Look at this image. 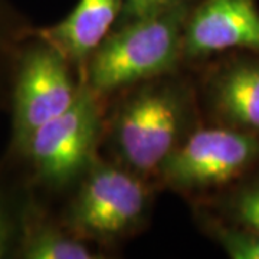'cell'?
<instances>
[{
  "mask_svg": "<svg viewBox=\"0 0 259 259\" xmlns=\"http://www.w3.org/2000/svg\"><path fill=\"white\" fill-rule=\"evenodd\" d=\"M235 51H259V9L255 0L194 3L183 33L185 66H196Z\"/></svg>",
  "mask_w": 259,
  "mask_h": 259,
  "instance_id": "ba28073f",
  "label": "cell"
},
{
  "mask_svg": "<svg viewBox=\"0 0 259 259\" xmlns=\"http://www.w3.org/2000/svg\"><path fill=\"white\" fill-rule=\"evenodd\" d=\"M76 72L71 61L35 28L15 64L8 104L10 139L3 160L15 163L37 130L74 104L82 82Z\"/></svg>",
  "mask_w": 259,
  "mask_h": 259,
  "instance_id": "5b68a950",
  "label": "cell"
},
{
  "mask_svg": "<svg viewBox=\"0 0 259 259\" xmlns=\"http://www.w3.org/2000/svg\"><path fill=\"white\" fill-rule=\"evenodd\" d=\"M104 252L75 236L32 189L16 259H101Z\"/></svg>",
  "mask_w": 259,
  "mask_h": 259,
  "instance_id": "30bf717a",
  "label": "cell"
},
{
  "mask_svg": "<svg viewBox=\"0 0 259 259\" xmlns=\"http://www.w3.org/2000/svg\"><path fill=\"white\" fill-rule=\"evenodd\" d=\"M122 6L124 0H79L66 18L52 26L36 28V32L55 45L81 75L90 55L118 22Z\"/></svg>",
  "mask_w": 259,
  "mask_h": 259,
  "instance_id": "9c48e42d",
  "label": "cell"
},
{
  "mask_svg": "<svg viewBox=\"0 0 259 259\" xmlns=\"http://www.w3.org/2000/svg\"><path fill=\"white\" fill-rule=\"evenodd\" d=\"M105 105L107 100L82 81L74 104L37 130L18 160L9 163L22 171L37 196L45 200L68 196L100 156Z\"/></svg>",
  "mask_w": 259,
  "mask_h": 259,
  "instance_id": "277c9868",
  "label": "cell"
},
{
  "mask_svg": "<svg viewBox=\"0 0 259 259\" xmlns=\"http://www.w3.org/2000/svg\"><path fill=\"white\" fill-rule=\"evenodd\" d=\"M185 2H190V0H124L120 19L114 28L121 26L124 23H128L131 20L168 9L171 6H176V5L185 3Z\"/></svg>",
  "mask_w": 259,
  "mask_h": 259,
  "instance_id": "9a60e30c",
  "label": "cell"
},
{
  "mask_svg": "<svg viewBox=\"0 0 259 259\" xmlns=\"http://www.w3.org/2000/svg\"><path fill=\"white\" fill-rule=\"evenodd\" d=\"M194 2L114 28L90 55L81 79L104 100L131 85L183 69V33Z\"/></svg>",
  "mask_w": 259,
  "mask_h": 259,
  "instance_id": "7a4b0ae2",
  "label": "cell"
},
{
  "mask_svg": "<svg viewBox=\"0 0 259 259\" xmlns=\"http://www.w3.org/2000/svg\"><path fill=\"white\" fill-rule=\"evenodd\" d=\"M199 229L232 259H259V233L229 222L202 204H192Z\"/></svg>",
  "mask_w": 259,
  "mask_h": 259,
  "instance_id": "4fadbf2b",
  "label": "cell"
},
{
  "mask_svg": "<svg viewBox=\"0 0 259 259\" xmlns=\"http://www.w3.org/2000/svg\"><path fill=\"white\" fill-rule=\"evenodd\" d=\"M157 190L154 182L98 156L58 216L79 239L114 249L147 226Z\"/></svg>",
  "mask_w": 259,
  "mask_h": 259,
  "instance_id": "3957f363",
  "label": "cell"
},
{
  "mask_svg": "<svg viewBox=\"0 0 259 259\" xmlns=\"http://www.w3.org/2000/svg\"><path fill=\"white\" fill-rule=\"evenodd\" d=\"M202 122L194 78L183 71L161 75L107 100L100 150L104 158L156 183L170 156Z\"/></svg>",
  "mask_w": 259,
  "mask_h": 259,
  "instance_id": "6da1fadb",
  "label": "cell"
},
{
  "mask_svg": "<svg viewBox=\"0 0 259 259\" xmlns=\"http://www.w3.org/2000/svg\"><path fill=\"white\" fill-rule=\"evenodd\" d=\"M199 65L203 71L194 82L202 120L259 137V51H235Z\"/></svg>",
  "mask_w": 259,
  "mask_h": 259,
  "instance_id": "52a82bcc",
  "label": "cell"
},
{
  "mask_svg": "<svg viewBox=\"0 0 259 259\" xmlns=\"http://www.w3.org/2000/svg\"><path fill=\"white\" fill-rule=\"evenodd\" d=\"M259 168V137L202 122L170 156L156 185L190 203L219 193Z\"/></svg>",
  "mask_w": 259,
  "mask_h": 259,
  "instance_id": "8992f818",
  "label": "cell"
},
{
  "mask_svg": "<svg viewBox=\"0 0 259 259\" xmlns=\"http://www.w3.org/2000/svg\"><path fill=\"white\" fill-rule=\"evenodd\" d=\"M221 218L259 233V168L210 197L192 202Z\"/></svg>",
  "mask_w": 259,
  "mask_h": 259,
  "instance_id": "7c38bea8",
  "label": "cell"
},
{
  "mask_svg": "<svg viewBox=\"0 0 259 259\" xmlns=\"http://www.w3.org/2000/svg\"><path fill=\"white\" fill-rule=\"evenodd\" d=\"M32 187L16 166L0 161V259H16Z\"/></svg>",
  "mask_w": 259,
  "mask_h": 259,
  "instance_id": "8fae6325",
  "label": "cell"
},
{
  "mask_svg": "<svg viewBox=\"0 0 259 259\" xmlns=\"http://www.w3.org/2000/svg\"><path fill=\"white\" fill-rule=\"evenodd\" d=\"M35 28L8 0H0V111L8 108L15 64Z\"/></svg>",
  "mask_w": 259,
  "mask_h": 259,
  "instance_id": "5bb4252c",
  "label": "cell"
}]
</instances>
